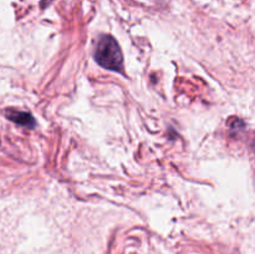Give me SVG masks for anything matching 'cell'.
Instances as JSON below:
<instances>
[{"mask_svg": "<svg viewBox=\"0 0 255 254\" xmlns=\"http://www.w3.org/2000/svg\"><path fill=\"white\" fill-rule=\"evenodd\" d=\"M95 60L100 66L112 71H122L124 56L116 40L110 35L100 37L95 50Z\"/></svg>", "mask_w": 255, "mask_h": 254, "instance_id": "cell-1", "label": "cell"}, {"mask_svg": "<svg viewBox=\"0 0 255 254\" xmlns=\"http://www.w3.org/2000/svg\"><path fill=\"white\" fill-rule=\"evenodd\" d=\"M5 115H6V117L10 121L15 122V124L30 127V128L35 126V120L32 119V116L29 112L17 111V110L14 109H7L6 111H5Z\"/></svg>", "mask_w": 255, "mask_h": 254, "instance_id": "cell-2", "label": "cell"}]
</instances>
